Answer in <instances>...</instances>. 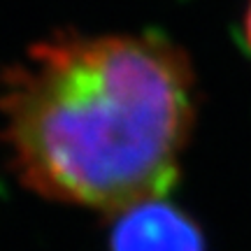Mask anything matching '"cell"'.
<instances>
[{"mask_svg":"<svg viewBox=\"0 0 251 251\" xmlns=\"http://www.w3.org/2000/svg\"><path fill=\"white\" fill-rule=\"evenodd\" d=\"M193 119V68L165 37L58 35L0 75L9 165L63 205L117 214L163 200Z\"/></svg>","mask_w":251,"mask_h":251,"instance_id":"1","label":"cell"},{"mask_svg":"<svg viewBox=\"0 0 251 251\" xmlns=\"http://www.w3.org/2000/svg\"><path fill=\"white\" fill-rule=\"evenodd\" d=\"M114 216L109 251H205L198 226L163 200L140 202Z\"/></svg>","mask_w":251,"mask_h":251,"instance_id":"2","label":"cell"},{"mask_svg":"<svg viewBox=\"0 0 251 251\" xmlns=\"http://www.w3.org/2000/svg\"><path fill=\"white\" fill-rule=\"evenodd\" d=\"M244 35H247V42H249V49H251V0H249V7H247V14H244Z\"/></svg>","mask_w":251,"mask_h":251,"instance_id":"3","label":"cell"}]
</instances>
